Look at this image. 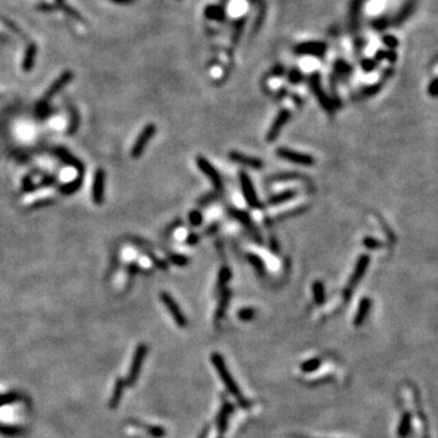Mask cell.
<instances>
[{"label":"cell","instance_id":"obj_10","mask_svg":"<svg viewBox=\"0 0 438 438\" xmlns=\"http://www.w3.org/2000/svg\"><path fill=\"white\" fill-rule=\"evenodd\" d=\"M72 78H73V73L72 72H70V71H66V72H63L62 75L60 76V77L57 78V79L55 80V82L52 83V85H50L49 89L47 90V93H45V95H44V100H43V103H48V101H49L50 99L54 98V96L56 95L57 93L61 92L62 88L65 87L66 84H68V83H70L71 80H72Z\"/></svg>","mask_w":438,"mask_h":438},{"label":"cell","instance_id":"obj_35","mask_svg":"<svg viewBox=\"0 0 438 438\" xmlns=\"http://www.w3.org/2000/svg\"><path fill=\"white\" fill-rule=\"evenodd\" d=\"M209 431H211V425L207 424L206 426H204V429H202L201 434L199 435V437H197V438H207V437H208V435H209Z\"/></svg>","mask_w":438,"mask_h":438},{"label":"cell","instance_id":"obj_38","mask_svg":"<svg viewBox=\"0 0 438 438\" xmlns=\"http://www.w3.org/2000/svg\"><path fill=\"white\" fill-rule=\"evenodd\" d=\"M56 1H57V2H60V4H61V2L63 1V0H56Z\"/></svg>","mask_w":438,"mask_h":438},{"label":"cell","instance_id":"obj_22","mask_svg":"<svg viewBox=\"0 0 438 438\" xmlns=\"http://www.w3.org/2000/svg\"><path fill=\"white\" fill-rule=\"evenodd\" d=\"M247 259H249L250 264L252 265L253 269L257 272L258 275L263 277V275L265 274L264 260H263L259 256L256 255V253H249V255H247Z\"/></svg>","mask_w":438,"mask_h":438},{"label":"cell","instance_id":"obj_8","mask_svg":"<svg viewBox=\"0 0 438 438\" xmlns=\"http://www.w3.org/2000/svg\"><path fill=\"white\" fill-rule=\"evenodd\" d=\"M196 162H197V166H199L200 171H201L202 173H204L205 176H206L207 178H208L209 180H211V183L213 184L214 189L222 190L223 189L222 178H220L218 171H217V169L214 168L213 166H212L211 162H209L208 159L205 158V157H202V156L197 157Z\"/></svg>","mask_w":438,"mask_h":438},{"label":"cell","instance_id":"obj_17","mask_svg":"<svg viewBox=\"0 0 438 438\" xmlns=\"http://www.w3.org/2000/svg\"><path fill=\"white\" fill-rule=\"evenodd\" d=\"M412 412H403L401 417V421H399L398 430H397V435L399 438H407L412 432Z\"/></svg>","mask_w":438,"mask_h":438},{"label":"cell","instance_id":"obj_37","mask_svg":"<svg viewBox=\"0 0 438 438\" xmlns=\"http://www.w3.org/2000/svg\"><path fill=\"white\" fill-rule=\"evenodd\" d=\"M115 1H118V2H126V1H129V0H115Z\"/></svg>","mask_w":438,"mask_h":438},{"label":"cell","instance_id":"obj_3","mask_svg":"<svg viewBox=\"0 0 438 438\" xmlns=\"http://www.w3.org/2000/svg\"><path fill=\"white\" fill-rule=\"evenodd\" d=\"M146 354H148V346L143 343L139 344L135 349V353H134L133 361H131L130 370H129L127 380H125L126 385L133 386V385L135 384L136 380H138L139 377V374H140L141 366H143L144 359H145Z\"/></svg>","mask_w":438,"mask_h":438},{"label":"cell","instance_id":"obj_1","mask_svg":"<svg viewBox=\"0 0 438 438\" xmlns=\"http://www.w3.org/2000/svg\"><path fill=\"white\" fill-rule=\"evenodd\" d=\"M211 361L212 364H213L214 368H216L223 385H224V386L227 387L228 391H229V393L236 398L237 403L244 408V409H249L250 402L245 398V396L241 393L237 384L235 382V380L232 379V374H230L229 369H228L227 364H225L224 358H223L219 353H216V352H214V353L211 354Z\"/></svg>","mask_w":438,"mask_h":438},{"label":"cell","instance_id":"obj_20","mask_svg":"<svg viewBox=\"0 0 438 438\" xmlns=\"http://www.w3.org/2000/svg\"><path fill=\"white\" fill-rule=\"evenodd\" d=\"M312 291H313V297L314 302L316 306H323L325 303L326 296H325V287H324V283L319 280L313 283L312 285Z\"/></svg>","mask_w":438,"mask_h":438},{"label":"cell","instance_id":"obj_31","mask_svg":"<svg viewBox=\"0 0 438 438\" xmlns=\"http://www.w3.org/2000/svg\"><path fill=\"white\" fill-rule=\"evenodd\" d=\"M169 259H171V262L173 264L179 265V267H185L189 263V258L183 255H171L169 256Z\"/></svg>","mask_w":438,"mask_h":438},{"label":"cell","instance_id":"obj_29","mask_svg":"<svg viewBox=\"0 0 438 438\" xmlns=\"http://www.w3.org/2000/svg\"><path fill=\"white\" fill-rule=\"evenodd\" d=\"M189 222L192 227H200L204 222V217H202L201 212L199 211H191L189 214Z\"/></svg>","mask_w":438,"mask_h":438},{"label":"cell","instance_id":"obj_4","mask_svg":"<svg viewBox=\"0 0 438 438\" xmlns=\"http://www.w3.org/2000/svg\"><path fill=\"white\" fill-rule=\"evenodd\" d=\"M161 301L163 302V305L166 306L167 309L169 310V314L172 315L173 320L176 321L177 325L179 328H186L188 326V319L184 315V313L181 312L180 307H179L178 303L174 301V298L169 295L166 291H162L161 292Z\"/></svg>","mask_w":438,"mask_h":438},{"label":"cell","instance_id":"obj_39","mask_svg":"<svg viewBox=\"0 0 438 438\" xmlns=\"http://www.w3.org/2000/svg\"><path fill=\"white\" fill-rule=\"evenodd\" d=\"M300 438H308V437H300Z\"/></svg>","mask_w":438,"mask_h":438},{"label":"cell","instance_id":"obj_28","mask_svg":"<svg viewBox=\"0 0 438 438\" xmlns=\"http://www.w3.org/2000/svg\"><path fill=\"white\" fill-rule=\"evenodd\" d=\"M302 176L298 173H282L277 174L275 177H273L272 180L274 181H283V180H296V179H301Z\"/></svg>","mask_w":438,"mask_h":438},{"label":"cell","instance_id":"obj_32","mask_svg":"<svg viewBox=\"0 0 438 438\" xmlns=\"http://www.w3.org/2000/svg\"><path fill=\"white\" fill-rule=\"evenodd\" d=\"M21 432V430L17 429V427H10V426H2L0 425V434L7 435V436H16Z\"/></svg>","mask_w":438,"mask_h":438},{"label":"cell","instance_id":"obj_19","mask_svg":"<svg viewBox=\"0 0 438 438\" xmlns=\"http://www.w3.org/2000/svg\"><path fill=\"white\" fill-rule=\"evenodd\" d=\"M126 386V381L123 379H117L116 381L115 387H113V391H112V396H111V401H110V407L116 408L120 404L121 398H122V393H123V389H125Z\"/></svg>","mask_w":438,"mask_h":438},{"label":"cell","instance_id":"obj_9","mask_svg":"<svg viewBox=\"0 0 438 438\" xmlns=\"http://www.w3.org/2000/svg\"><path fill=\"white\" fill-rule=\"evenodd\" d=\"M290 117H291L290 111H287V110L280 111L279 115L277 116V118H275L274 122H273L272 127H270L269 130H268L267 140L269 141V143H272V141L277 140V138H278V136H279L280 131H282V129L283 128V126H285L286 123L288 122Z\"/></svg>","mask_w":438,"mask_h":438},{"label":"cell","instance_id":"obj_26","mask_svg":"<svg viewBox=\"0 0 438 438\" xmlns=\"http://www.w3.org/2000/svg\"><path fill=\"white\" fill-rule=\"evenodd\" d=\"M255 316H256L255 308H251V307L241 308V309L237 312V318L242 321H250V320H252Z\"/></svg>","mask_w":438,"mask_h":438},{"label":"cell","instance_id":"obj_27","mask_svg":"<svg viewBox=\"0 0 438 438\" xmlns=\"http://www.w3.org/2000/svg\"><path fill=\"white\" fill-rule=\"evenodd\" d=\"M144 429L149 432V435H151L153 437L155 438H162L163 436H166V430L161 426H156V425H146L144 426Z\"/></svg>","mask_w":438,"mask_h":438},{"label":"cell","instance_id":"obj_30","mask_svg":"<svg viewBox=\"0 0 438 438\" xmlns=\"http://www.w3.org/2000/svg\"><path fill=\"white\" fill-rule=\"evenodd\" d=\"M363 244L366 249L369 250H376L379 247L382 246V242L379 241V240L375 239V237H371V236H366L365 239L363 240Z\"/></svg>","mask_w":438,"mask_h":438},{"label":"cell","instance_id":"obj_7","mask_svg":"<svg viewBox=\"0 0 438 438\" xmlns=\"http://www.w3.org/2000/svg\"><path fill=\"white\" fill-rule=\"evenodd\" d=\"M277 156L279 158L285 159V161L301 164V166H312V164H314V158L310 155H308V154L298 153V151H293L286 148L278 149Z\"/></svg>","mask_w":438,"mask_h":438},{"label":"cell","instance_id":"obj_34","mask_svg":"<svg viewBox=\"0 0 438 438\" xmlns=\"http://www.w3.org/2000/svg\"><path fill=\"white\" fill-rule=\"evenodd\" d=\"M269 247H270V250H272L274 253L279 252V244H278V241H277V239H275V237H270Z\"/></svg>","mask_w":438,"mask_h":438},{"label":"cell","instance_id":"obj_15","mask_svg":"<svg viewBox=\"0 0 438 438\" xmlns=\"http://www.w3.org/2000/svg\"><path fill=\"white\" fill-rule=\"evenodd\" d=\"M296 195H297V191L293 189H287V190H283L282 192H278V194L273 195L268 199L267 205L268 206H279V205L283 204V202H287L290 200L295 199Z\"/></svg>","mask_w":438,"mask_h":438},{"label":"cell","instance_id":"obj_24","mask_svg":"<svg viewBox=\"0 0 438 438\" xmlns=\"http://www.w3.org/2000/svg\"><path fill=\"white\" fill-rule=\"evenodd\" d=\"M230 278H232V270L229 269L228 267H223L222 269L219 270V274H218V290H224L225 285L227 283L229 282Z\"/></svg>","mask_w":438,"mask_h":438},{"label":"cell","instance_id":"obj_14","mask_svg":"<svg viewBox=\"0 0 438 438\" xmlns=\"http://www.w3.org/2000/svg\"><path fill=\"white\" fill-rule=\"evenodd\" d=\"M371 306H373V302L369 297H363L359 302L358 306V309H357L356 316H354V326L359 328L364 324V321L366 320L368 318L369 312L371 309Z\"/></svg>","mask_w":438,"mask_h":438},{"label":"cell","instance_id":"obj_13","mask_svg":"<svg viewBox=\"0 0 438 438\" xmlns=\"http://www.w3.org/2000/svg\"><path fill=\"white\" fill-rule=\"evenodd\" d=\"M103 184H105V172L103 169H96L94 181H93V200L98 206L103 201Z\"/></svg>","mask_w":438,"mask_h":438},{"label":"cell","instance_id":"obj_21","mask_svg":"<svg viewBox=\"0 0 438 438\" xmlns=\"http://www.w3.org/2000/svg\"><path fill=\"white\" fill-rule=\"evenodd\" d=\"M35 55H37V45L35 44L28 45L26 54H25L24 63H22V67H24L25 72H29V71L32 70L33 65H34Z\"/></svg>","mask_w":438,"mask_h":438},{"label":"cell","instance_id":"obj_6","mask_svg":"<svg viewBox=\"0 0 438 438\" xmlns=\"http://www.w3.org/2000/svg\"><path fill=\"white\" fill-rule=\"evenodd\" d=\"M156 130L157 128L155 125H148L144 127L141 133L139 134L138 139H136L135 143H134L133 149H131V157H133V158H139V157L141 156L143 151L145 150L146 145L150 143L151 138L155 135Z\"/></svg>","mask_w":438,"mask_h":438},{"label":"cell","instance_id":"obj_33","mask_svg":"<svg viewBox=\"0 0 438 438\" xmlns=\"http://www.w3.org/2000/svg\"><path fill=\"white\" fill-rule=\"evenodd\" d=\"M16 399L15 394H6V396H0V406H4V404L12 403V402Z\"/></svg>","mask_w":438,"mask_h":438},{"label":"cell","instance_id":"obj_36","mask_svg":"<svg viewBox=\"0 0 438 438\" xmlns=\"http://www.w3.org/2000/svg\"><path fill=\"white\" fill-rule=\"evenodd\" d=\"M197 241H199V236L195 234H190L188 239H186V242H188L189 245H196Z\"/></svg>","mask_w":438,"mask_h":438},{"label":"cell","instance_id":"obj_25","mask_svg":"<svg viewBox=\"0 0 438 438\" xmlns=\"http://www.w3.org/2000/svg\"><path fill=\"white\" fill-rule=\"evenodd\" d=\"M245 9H246V4L244 0H234L229 6V11L232 16H239L245 11Z\"/></svg>","mask_w":438,"mask_h":438},{"label":"cell","instance_id":"obj_11","mask_svg":"<svg viewBox=\"0 0 438 438\" xmlns=\"http://www.w3.org/2000/svg\"><path fill=\"white\" fill-rule=\"evenodd\" d=\"M232 412H234L232 404L228 401L223 402L218 412V417H217V427H218L219 435H224L227 432L228 426H229V417L232 416Z\"/></svg>","mask_w":438,"mask_h":438},{"label":"cell","instance_id":"obj_40","mask_svg":"<svg viewBox=\"0 0 438 438\" xmlns=\"http://www.w3.org/2000/svg\"><path fill=\"white\" fill-rule=\"evenodd\" d=\"M219 438H222V437H219Z\"/></svg>","mask_w":438,"mask_h":438},{"label":"cell","instance_id":"obj_5","mask_svg":"<svg viewBox=\"0 0 438 438\" xmlns=\"http://www.w3.org/2000/svg\"><path fill=\"white\" fill-rule=\"evenodd\" d=\"M239 180H240V186H241L242 195H244L247 205H249L250 207H252V208H259L260 202L259 200H258L257 192H256L252 180H251L250 177L247 176L246 172H240Z\"/></svg>","mask_w":438,"mask_h":438},{"label":"cell","instance_id":"obj_18","mask_svg":"<svg viewBox=\"0 0 438 438\" xmlns=\"http://www.w3.org/2000/svg\"><path fill=\"white\" fill-rule=\"evenodd\" d=\"M232 298V291L228 290V288H224L222 291V296H220V301H219V305L217 307V312H216V321H219L220 319L224 318L225 313H227L228 309V306H229V301Z\"/></svg>","mask_w":438,"mask_h":438},{"label":"cell","instance_id":"obj_12","mask_svg":"<svg viewBox=\"0 0 438 438\" xmlns=\"http://www.w3.org/2000/svg\"><path fill=\"white\" fill-rule=\"evenodd\" d=\"M229 158L232 159V161L236 162V163L250 167V168L253 169H262L263 167H264V162H263L260 158L244 155V154L237 153V151H232V153L229 154Z\"/></svg>","mask_w":438,"mask_h":438},{"label":"cell","instance_id":"obj_16","mask_svg":"<svg viewBox=\"0 0 438 438\" xmlns=\"http://www.w3.org/2000/svg\"><path fill=\"white\" fill-rule=\"evenodd\" d=\"M230 214H232V216L234 217L237 222L241 223L245 228H247V229H250L251 232H255V234H253L255 236H258V232H257V229L255 228V223L252 222V219H251L250 214L247 213V212L241 211V209L234 208V209H230Z\"/></svg>","mask_w":438,"mask_h":438},{"label":"cell","instance_id":"obj_2","mask_svg":"<svg viewBox=\"0 0 438 438\" xmlns=\"http://www.w3.org/2000/svg\"><path fill=\"white\" fill-rule=\"evenodd\" d=\"M369 264H370V257H369V255H361V257L358 258V260H357L356 263V267H354L353 274H352L351 279H349L348 285H347L346 288H344L343 295L344 300L346 301H348L349 298H351L354 288L357 287V285H358V283H361V280L363 279Z\"/></svg>","mask_w":438,"mask_h":438},{"label":"cell","instance_id":"obj_23","mask_svg":"<svg viewBox=\"0 0 438 438\" xmlns=\"http://www.w3.org/2000/svg\"><path fill=\"white\" fill-rule=\"evenodd\" d=\"M321 363H323V361H321L320 358H318V357H315V358H310L301 364L300 370L305 374H312V373H314V371H316L319 368H320Z\"/></svg>","mask_w":438,"mask_h":438}]
</instances>
